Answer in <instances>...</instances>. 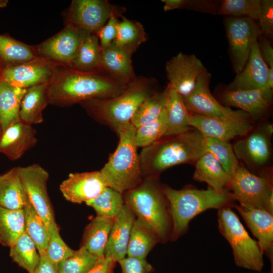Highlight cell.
Segmentation results:
<instances>
[{
    "mask_svg": "<svg viewBox=\"0 0 273 273\" xmlns=\"http://www.w3.org/2000/svg\"><path fill=\"white\" fill-rule=\"evenodd\" d=\"M127 85L99 71H80L58 64L48 87L49 104L64 107L111 98L122 94Z\"/></svg>",
    "mask_w": 273,
    "mask_h": 273,
    "instance_id": "cell-1",
    "label": "cell"
},
{
    "mask_svg": "<svg viewBox=\"0 0 273 273\" xmlns=\"http://www.w3.org/2000/svg\"><path fill=\"white\" fill-rule=\"evenodd\" d=\"M206 151L205 136L191 127L181 133L163 136L143 148L139 154L143 177H158L175 165L193 164Z\"/></svg>",
    "mask_w": 273,
    "mask_h": 273,
    "instance_id": "cell-2",
    "label": "cell"
},
{
    "mask_svg": "<svg viewBox=\"0 0 273 273\" xmlns=\"http://www.w3.org/2000/svg\"><path fill=\"white\" fill-rule=\"evenodd\" d=\"M167 200L171 217V241H175L188 231L190 221L196 215L209 209L233 207L235 200L230 190L216 191L186 188L181 190L161 185Z\"/></svg>",
    "mask_w": 273,
    "mask_h": 273,
    "instance_id": "cell-3",
    "label": "cell"
},
{
    "mask_svg": "<svg viewBox=\"0 0 273 273\" xmlns=\"http://www.w3.org/2000/svg\"><path fill=\"white\" fill-rule=\"evenodd\" d=\"M153 78L135 77L127 83L120 95L109 99H97L80 103L92 117L115 131L122 125L130 123L135 112L154 92Z\"/></svg>",
    "mask_w": 273,
    "mask_h": 273,
    "instance_id": "cell-4",
    "label": "cell"
},
{
    "mask_svg": "<svg viewBox=\"0 0 273 273\" xmlns=\"http://www.w3.org/2000/svg\"><path fill=\"white\" fill-rule=\"evenodd\" d=\"M158 177H145L135 187L125 192L124 204L137 218L149 225L160 242L171 239L172 223L167 200Z\"/></svg>",
    "mask_w": 273,
    "mask_h": 273,
    "instance_id": "cell-5",
    "label": "cell"
},
{
    "mask_svg": "<svg viewBox=\"0 0 273 273\" xmlns=\"http://www.w3.org/2000/svg\"><path fill=\"white\" fill-rule=\"evenodd\" d=\"M135 130L130 122L116 131L118 146L100 170L108 186L122 194L135 187L144 178L135 142Z\"/></svg>",
    "mask_w": 273,
    "mask_h": 273,
    "instance_id": "cell-6",
    "label": "cell"
},
{
    "mask_svg": "<svg viewBox=\"0 0 273 273\" xmlns=\"http://www.w3.org/2000/svg\"><path fill=\"white\" fill-rule=\"evenodd\" d=\"M217 221L220 233L232 247L235 264L241 268L261 271L264 266L263 253L232 208L218 209Z\"/></svg>",
    "mask_w": 273,
    "mask_h": 273,
    "instance_id": "cell-7",
    "label": "cell"
},
{
    "mask_svg": "<svg viewBox=\"0 0 273 273\" xmlns=\"http://www.w3.org/2000/svg\"><path fill=\"white\" fill-rule=\"evenodd\" d=\"M228 189L239 205L264 209L273 214V186L270 173L256 175L239 165L231 176Z\"/></svg>",
    "mask_w": 273,
    "mask_h": 273,
    "instance_id": "cell-8",
    "label": "cell"
},
{
    "mask_svg": "<svg viewBox=\"0 0 273 273\" xmlns=\"http://www.w3.org/2000/svg\"><path fill=\"white\" fill-rule=\"evenodd\" d=\"M210 78L211 74L206 70L199 77L192 92L183 97L191 113L217 119L251 118L242 110H233L219 103L209 90Z\"/></svg>",
    "mask_w": 273,
    "mask_h": 273,
    "instance_id": "cell-9",
    "label": "cell"
},
{
    "mask_svg": "<svg viewBox=\"0 0 273 273\" xmlns=\"http://www.w3.org/2000/svg\"><path fill=\"white\" fill-rule=\"evenodd\" d=\"M226 32L236 73L245 67L253 42L262 32L254 22L248 17H229L225 20Z\"/></svg>",
    "mask_w": 273,
    "mask_h": 273,
    "instance_id": "cell-10",
    "label": "cell"
},
{
    "mask_svg": "<svg viewBox=\"0 0 273 273\" xmlns=\"http://www.w3.org/2000/svg\"><path fill=\"white\" fill-rule=\"evenodd\" d=\"M122 10L105 0H73L68 10L66 24L82 32L96 34L112 14Z\"/></svg>",
    "mask_w": 273,
    "mask_h": 273,
    "instance_id": "cell-11",
    "label": "cell"
},
{
    "mask_svg": "<svg viewBox=\"0 0 273 273\" xmlns=\"http://www.w3.org/2000/svg\"><path fill=\"white\" fill-rule=\"evenodd\" d=\"M17 169L31 204L49 229L55 220L48 193V172L38 164L17 167Z\"/></svg>",
    "mask_w": 273,
    "mask_h": 273,
    "instance_id": "cell-12",
    "label": "cell"
},
{
    "mask_svg": "<svg viewBox=\"0 0 273 273\" xmlns=\"http://www.w3.org/2000/svg\"><path fill=\"white\" fill-rule=\"evenodd\" d=\"M57 65L39 57L27 62L1 68L0 80L12 86L27 89L49 82Z\"/></svg>",
    "mask_w": 273,
    "mask_h": 273,
    "instance_id": "cell-13",
    "label": "cell"
},
{
    "mask_svg": "<svg viewBox=\"0 0 273 273\" xmlns=\"http://www.w3.org/2000/svg\"><path fill=\"white\" fill-rule=\"evenodd\" d=\"M206 70L194 54L181 52L169 60L165 65L168 85L182 97L192 92L199 77Z\"/></svg>",
    "mask_w": 273,
    "mask_h": 273,
    "instance_id": "cell-14",
    "label": "cell"
},
{
    "mask_svg": "<svg viewBox=\"0 0 273 273\" xmlns=\"http://www.w3.org/2000/svg\"><path fill=\"white\" fill-rule=\"evenodd\" d=\"M81 40V32L66 24L63 29L35 47L39 57L70 67Z\"/></svg>",
    "mask_w": 273,
    "mask_h": 273,
    "instance_id": "cell-15",
    "label": "cell"
},
{
    "mask_svg": "<svg viewBox=\"0 0 273 273\" xmlns=\"http://www.w3.org/2000/svg\"><path fill=\"white\" fill-rule=\"evenodd\" d=\"M272 124H267L237 142L233 147L238 160L251 168L265 166L270 158Z\"/></svg>",
    "mask_w": 273,
    "mask_h": 273,
    "instance_id": "cell-16",
    "label": "cell"
},
{
    "mask_svg": "<svg viewBox=\"0 0 273 273\" xmlns=\"http://www.w3.org/2000/svg\"><path fill=\"white\" fill-rule=\"evenodd\" d=\"M108 187L100 171L70 173L60 185V190L68 201L85 203L97 197Z\"/></svg>",
    "mask_w": 273,
    "mask_h": 273,
    "instance_id": "cell-17",
    "label": "cell"
},
{
    "mask_svg": "<svg viewBox=\"0 0 273 273\" xmlns=\"http://www.w3.org/2000/svg\"><path fill=\"white\" fill-rule=\"evenodd\" d=\"M190 126L198 130L205 137L228 142L237 136L246 135L253 128L251 118L223 119L192 113Z\"/></svg>",
    "mask_w": 273,
    "mask_h": 273,
    "instance_id": "cell-18",
    "label": "cell"
},
{
    "mask_svg": "<svg viewBox=\"0 0 273 273\" xmlns=\"http://www.w3.org/2000/svg\"><path fill=\"white\" fill-rule=\"evenodd\" d=\"M221 102L226 107H235L248 113L252 118L263 115L272 101V88L268 86L260 89L230 90L220 95Z\"/></svg>",
    "mask_w": 273,
    "mask_h": 273,
    "instance_id": "cell-19",
    "label": "cell"
},
{
    "mask_svg": "<svg viewBox=\"0 0 273 273\" xmlns=\"http://www.w3.org/2000/svg\"><path fill=\"white\" fill-rule=\"evenodd\" d=\"M234 208L240 213L253 235L263 254L271 263L273 272V214L260 209L249 208L235 204Z\"/></svg>",
    "mask_w": 273,
    "mask_h": 273,
    "instance_id": "cell-20",
    "label": "cell"
},
{
    "mask_svg": "<svg viewBox=\"0 0 273 273\" xmlns=\"http://www.w3.org/2000/svg\"><path fill=\"white\" fill-rule=\"evenodd\" d=\"M258 42H253L245 67L230 84L228 90L260 89L268 86V68L262 58Z\"/></svg>",
    "mask_w": 273,
    "mask_h": 273,
    "instance_id": "cell-21",
    "label": "cell"
},
{
    "mask_svg": "<svg viewBox=\"0 0 273 273\" xmlns=\"http://www.w3.org/2000/svg\"><path fill=\"white\" fill-rule=\"evenodd\" d=\"M36 131L21 120L6 128L0 139V153L12 160L19 159L37 142Z\"/></svg>",
    "mask_w": 273,
    "mask_h": 273,
    "instance_id": "cell-22",
    "label": "cell"
},
{
    "mask_svg": "<svg viewBox=\"0 0 273 273\" xmlns=\"http://www.w3.org/2000/svg\"><path fill=\"white\" fill-rule=\"evenodd\" d=\"M135 219L134 213L124 204L115 217L110 231L105 250V257L115 262L125 257L131 230Z\"/></svg>",
    "mask_w": 273,
    "mask_h": 273,
    "instance_id": "cell-23",
    "label": "cell"
},
{
    "mask_svg": "<svg viewBox=\"0 0 273 273\" xmlns=\"http://www.w3.org/2000/svg\"><path fill=\"white\" fill-rule=\"evenodd\" d=\"M131 56L112 43L102 50L98 71L128 83L136 77L132 66Z\"/></svg>",
    "mask_w": 273,
    "mask_h": 273,
    "instance_id": "cell-24",
    "label": "cell"
},
{
    "mask_svg": "<svg viewBox=\"0 0 273 273\" xmlns=\"http://www.w3.org/2000/svg\"><path fill=\"white\" fill-rule=\"evenodd\" d=\"M30 204L17 167L0 174V207L19 210L23 209Z\"/></svg>",
    "mask_w": 273,
    "mask_h": 273,
    "instance_id": "cell-25",
    "label": "cell"
},
{
    "mask_svg": "<svg viewBox=\"0 0 273 273\" xmlns=\"http://www.w3.org/2000/svg\"><path fill=\"white\" fill-rule=\"evenodd\" d=\"M193 179L207 183L216 191L222 192L228 189L231 176L212 155L206 152L195 163Z\"/></svg>",
    "mask_w": 273,
    "mask_h": 273,
    "instance_id": "cell-26",
    "label": "cell"
},
{
    "mask_svg": "<svg viewBox=\"0 0 273 273\" xmlns=\"http://www.w3.org/2000/svg\"><path fill=\"white\" fill-rule=\"evenodd\" d=\"M164 110L167 129L164 136L176 135L189 130L191 113L183 97L168 84Z\"/></svg>",
    "mask_w": 273,
    "mask_h": 273,
    "instance_id": "cell-27",
    "label": "cell"
},
{
    "mask_svg": "<svg viewBox=\"0 0 273 273\" xmlns=\"http://www.w3.org/2000/svg\"><path fill=\"white\" fill-rule=\"evenodd\" d=\"M49 83L27 88L20 105L19 117L21 121L30 125L43 121V111L49 104L47 94Z\"/></svg>",
    "mask_w": 273,
    "mask_h": 273,
    "instance_id": "cell-28",
    "label": "cell"
},
{
    "mask_svg": "<svg viewBox=\"0 0 273 273\" xmlns=\"http://www.w3.org/2000/svg\"><path fill=\"white\" fill-rule=\"evenodd\" d=\"M115 218L97 216L85 229L81 247L100 258L105 257V250Z\"/></svg>",
    "mask_w": 273,
    "mask_h": 273,
    "instance_id": "cell-29",
    "label": "cell"
},
{
    "mask_svg": "<svg viewBox=\"0 0 273 273\" xmlns=\"http://www.w3.org/2000/svg\"><path fill=\"white\" fill-rule=\"evenodd\" d=\"M26 90L27 89L12 86L0 80V123L2 132L20 120L21 103Z\"/></svg>",
    "mask_w": 273,
    "mask_h": 273,
    "instance_id": "cell-30",
    "label": "cell"
},
{
    "mask_svg": "<svg viewBox=\"0 0 273 273\" xmlns=\"http://www.w3.org/2000/svg\"><path fill=\"white\" fill-rule=\"evenodd\" d=\"M81 32L80 44L69 68L84 72L98 71L102 51L99 39L95 34Z\"/></svg>",
    "mask_w": 273,
    "mask_h": 273,
    "instance_id": "cell-31",
    "label": "cell"
},
{
    "mask_svg": "<svg viewBox=\"0 0 273 273\" xmlns=\"http://www.w3.org/2000/svg\"><path fill=\"white\" fill-rule=\"evenodd\" d=\"M158 242L156 233L147 223L141 220L135 219L130 235L127 246L128 257L144 259Z\"/></svg>",
    "mask_w": 273,
    "mask_h": 273,
    "instance_id": "cell-32",
    "label": "cell"
},
{
    "mask_svg": "<svg viewBox=\"0 0 273 273\" xmlns=\"http://www.w3.org/2000/svg\"><path fill=\"white\" fill-rule=\"evenodd\" d=\"M38 57L35 47L29 46L6 35H0L1 69Z\"/></svg>",
    "mask_w": 273,
    "mask_h": 273,
    "instance_id": "cell-33",
    "label": "cell"
},
{
    "mask_svg": "<svg viewBox=\"0 0 273 273\" xmlns=\"http://www.w3.org/2000/svg\"><path fill=\"white\" fill-rule=\"evenodd\" d=\"M147 39V34L140 22L121 16L117 25L116 36L112 43L132 55Z\"/></svg>",
    "mask_w": 273,
    "mask_h": 273,
    "instance_id": "cell-34",
    "label": "cell"
},
{
    "mask_svg": "<svg viewBox=\"0 0 273 273\" xmlns=\"http://www.w3.org/2000/svg\"><path fill=\"white\" fill-rule=\"evenodd\" d=\"M24 231L23 209L11 210L0 207V244L11 247Z\"/></svg>",
    "mask_w": 273,
    "mask_h": 273,
    "instance_id": "cell-35",
    "label": "cell"
},
{
    "mask_svg": "<svg viewBox=\"0 0 273 273\" xmlns=\"http://www.w3.org/2000/svg\"><path fill=\"white\" fill-rule=\"evenodd\" d=\"M10 248V256L13 261L28 273H33L39 262L40 255L34 243L25 231Z\"/></svg>",
    "mask_w": 273,
    "mask_h": 273,
    "instance_id": "cell-36",
    "label": "cell"
},
{
    "mask_svg": "<svg viewBox=\"0 0 273 273\" xmlns=\"http://www.w3.org/2000/svg\"><path fill=\"white\" fill-rule=\"evenodd\" d=\"M167 92L166 86L163 91L155 92L143 101L130 121L135 129L159 117L164 109Z\"/></svg>",
    "mask_w": 273,
    "mask_h": 273,
    "instance_id": "cell-37",
    "label": "cell"
},
{
    "mask_svg": "<svg viewBox=\"0 0 273 273\" xmlns=\"http://www.w3.org/2000/svg\"><path fill=\"white\" fill-rule=\"evenodd\" d=\"M23 210L25 231L34 243L38 253L46 252L49 241L48 228L31 204Z\"/></svg>",
    "mask_w": 273,
    "mask_h": 273,
    "instance_id": "cell-38",
    "label": "cell"
},
{
    "mask_svg": "<svg viewBox=\"0 0 273 273\" xmlns=\"http://www.w3.org/2000/svg\"><path fill=\"white\" fill-rule=\"evenodd\" d=\"M86 204L95 209L97 216L115 218L123 208L124 202L122 194L107 187L97 197Z\"/></svg>",
    "mask_w": 273,
    "mask_h": 273,
    "instance_id": "cell-39",
    "label": "cell"
},
{
    "mask_svg": "<svg viewBox=\"0 0 273 273\" xmlns=\"http://www.w3.org/2000/svg\"><path fill=\"white\" fill-rule=\"evenodd\" d=\"M207 152L210 153L231 176L239 166L233 146L228 141L205 137Z\"/></svg>",
    "mask_w": 273,
    "mask_h": 273,
    "instance_id": "cell-40",
    "label": "cell"
},
{
    "mask_svg": "<svg viewBox=\"0 0 273 273\" xmlns=\"http://www.w3.org/2000/svg\"><path fill=\"white\" fill-rule=\"evenodd\" d=\"M101 258L80 247L57 265L58 273H87Z\"/></svg>",
    "mask_w": 273,
    "mask_h": 273,
    "instance_id": "cell-41",
    "label": "cell"
},
{
    "mask_svg": "<svg viewBox=\"0 0 273 273\" xmlns=\"http://www.w3.org/2000/svg\"><path fill=\"white\" fill-rule=\"evenodd\" d=\"M261 0H224L216 13L233 17H248L258 20L260 12Z\"/></svg>",
    "mask_w": 273,
    "mask_h": 273,
    "instance_id": "cell-42",
    "label": "cell"
},
{
    "mask_svg": "<svg viewBox=\"0 0 273 273\" xmlns=\"http://www.w3.org/2000/svg\"><path fill=\"white\" fill-rule=\"evenodd\" d=\"M167 129L165 110L155 120L142 125L135 130V142L138 147L145 148L164 136Z\"/></svg>",
    "mask_w": 273,
    "mask_h": 273,
    "instance_id": "cell-43",
    "label": "cell"
},
{
    "mask_svg": "<svg viewBox=\"0 0 273 273\" xmlns=\"http://www.w3.org/2000/svg\"><path fill=\"white\" fill-rule=\"evenodd\" d=\"M49 230V241L46 254L49 259L57 265L60 262L71 255L74 250L71 249L63 240L55 221L50 224Z\"/></svg>",
    "mask_w": 273,
    "mask_h": 273,
    "instance_id": "cell-44",
    "label": "cell"
},
{
    "mask_svg": "<svg viewBox=\"0 0 273 273\" xmlns=\"http://www.w3.org/2000/svg\"><path fill=\"white\" fill-rule=\"evenodd\" d=\"M122 10H120L113 12L107 23L96 34L102 50L111 46L114 40L119 21L118 18L122 16Z\"/></svg>",
    "mask_w": 273,
    "mask_h": 273,
    "instance_id": "cell-45",
    "label": "cell"
},
{
    "mask_svg": "<svg viewBox=\"0 0 273 273\" xmlns=\"http://www.w3.org/2000/svg\"><path fill=\"white\" fill-rule=\"evenodd\" d=\"M258 20L259 28L267 36H273V1L262 0L260 12Z\"/></svg>",
    "mask_w": 273,
    "mask_h": 273,
    "instance_id": "cell-46",
    "label": "cell"
},
{
    "mask_svg": "<svg viewBox=\"0 0 273 273\" xmlns=\"http://www.w3.org/2000/svg\"><path fill=\"white\" fill-rule=\"evenodd\" d=\"M122 273H150L153 267L145 259L127 257L118 261Z\"/></svg>",
    "mask_w": 273,
    "mask_h": 273,
    "instance_id": "cell-47",
    "label": "cell"
},
{
    "mask_svg": "<svg viewBox=\"0 0 273 273\" xmlns=\"http://www.w3.org/2000/svg\"><path fill=\"white\" fill-rule=\"evenodd\" d=\"M261 55L268 68V86L273 88V49L270 42L262 39L258 43Z\"/></svg>",
    "mask_w": 273,
    "mask_h": 273,
    "instance_id": "cell-48",
    "label": "cell"
},
{
    "mask_svg": "<svg viewBox=\"0 0 273 273\" xmlns=\"http://www.w3.org/2000/svg\"><path fill=\"white\" fill-rule=\"evenodd\" d=\"M39 254V262L33 273H58L57 265L49 259L46 252Z\"/></svg>",
    "mask_w": 273,
    "mask_h": 273,
    "instance_id": "cell-49",
    "label": "cell"
},
{
    "mask_svg": "<svg viewBox=\"0 0 273 273\" xmlns=\"http://www.w3.org/2000/svg\"><path fill=\"white\" fill-rule=\"evenodd\" d=\"M116 262L108 257L101 258L87 273H113Z\"/></svg>",
    "mask_w": 273,
    "mask_h": 273,
    "instance_id": "cell-50",
    "label": "cell"
},
{
    "mask_svg": "<svg viewBox=\"0 0 273 273\" xmlns=\"http://www.w3.org/2000/svg\"><path fill=\"white\" fill-rule=\"evenodd\" d=\"M8 1L0 0V8H4L7 6Z\"/></svg>",
    "mask_w": 273,
    "mask_h": 273,
    "instance_id": "cell-51",
    "label": "cell"
},
{
    "mask_svg": "<svg viewBox=\"0 0 273 273\" xmlns=\"http://www.w3.org/2000/svg\"><path fill=\"white\" fill-rule=\"evenodd\" d=\"M2 133H3L2 128V126H1V123H0V139H1Z\"/></svg>",
    "mask_w": 273,
    "mask_h": 273,
    "instance_id": "cell-52",
    "label": "cell"
},
{
    "mask_svg": "<svg viewBox=\"0 0 273 273\" xmlns=\"http://www.w3.org/2000/svg\"><path fill=\"white\" fill-rule=\"evenodd\" d=\"M0 70H1V67H0Z\"/></svg>",
    "mask_w": 273,
    "mask_h": 273,
    "instance_id": "cell-53",
    "label": "cell"
}]
</instances>
